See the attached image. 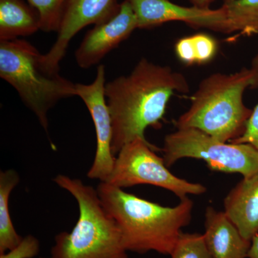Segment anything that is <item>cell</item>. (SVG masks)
Wrapping results in <instances>:
<instances>
[{
	"mask_svg": "<svg viewBox=\"0 0 258 258\" xmlns=\"http://www.w3.org/2000/svg\"><path fill=\"white\" fill-rule=\"evenodd\" d=\"M107 212L114 219L127 251L145 254L150 251L171 255L181 235L189 225L194 208L189 198L174 207H165L139 198L106 182L97 187Z\"/></svg>",
	"mask_w": 258,
	"mask_h": 258,
	"instance_id": "2",
	"label": "cell"
},
{
	"mask_svg": "<svg viewBox=\"0 0 258 258\" xmlns=\"http://www.w3.org/2000/svg\"><path fill=\"white\" fill-rule=\"evenodd\" d=\"M41 258H47V257H41Z\"/></svg>",
	"mask_w": 258,
	"mask_h": 258,
	"instance_id": "25",
	"label": "cell"
},
{
	"mask_svg": "<svg viewBox=\"0 0 258 258\" xmlns=\"http://www.w3.org/2000/svg\"><path fill=\"white\" fill-rule=\"evenodd\" d=\"M225 213L245 240L258 235V173L243 178L224 200Z\"/></svg>",
	"mask_w": 258,
	"mask_h": 258,
	"instance_id": "13",
	"label": "cell"
},
{
	"mask_svg": "<svg viewBox=\"0 0 258 258\" xmlns=\"http://www.w3.org/2000/svg\"><path fill=\"white\" fill-rule=\"evenodd\" d=\"M254 63L258 66V55ZM230 143L249 144L258 151V103L252 110V114L247 120L243 134Z\"/></svg>",
	"mask_w": 258,
	"mask_h": 258,
	"instance_id": "21",
	"label": "cell"
},
{
	"mask_svg": "<svg viewBox=\"0 0 258 258\" xmlns=\"http://www.w3.org/2000/svg\"><path fill=\"white\" fill-rule=\"evenodd\" d=\"M257 87L254 63L234 74L210 75L200 83L189 109L176 120V128L198 129L222 142L239 138L252 112L244 105V93Z\"/></svg>",
	"mask_w": 258,
	"mask_h": 258,
	"instance_id": "3",
	"label": "cell"
},
{
	"mask_svg": "<svg viewBox=\"0 0 258 258\" xmlns=\"http://www.w3.org/2000/svg\"><path fill=\"white\" fill-rule=\"evenodd\" d=\"M161 151L168 168L179 159L192 158L205 161L212 171L243 178L258 173V151L252 146L220 142L196 128H176L166 136Z\"/></svg>",
	"mask_w": 258,
	"mask_h": 258,
	"instance_id": "6",
	"label": "cell"
},
{
	"mask_svg": "<svg viewBox=\"0 0 258 258\" xmlns=\"http://www.w3.org/2000/svg\"><path fill=\"white\" fill-rule=\"evenodd\" d=\"M36 10L40 19V30L58 32L68 0H27Z\"/></svg>",
	"mask_w": 258,
	"mask_h": 258,
	"instance_id": "17",
	"label": "cell"
},
{
	"mask_svg": "<svg viewBox=\"0 0 258 258\" xmlns=\"http://www.w3.org/2000/svg\"><path fill=\"white\" fill-rule=\"evenodd\" d=\"M53 181L76 199L79 217L71 232L55 236L50 258H129L119 227L103 207L97 189L63 174Z\"/></svg>",
	"mask_w": 258,
	"mask_h": 258,
	"instance_id": "4",
	"label": "cell"
},
{
	"mask_svg": "<svg viewBox=\"0 0 258 258\" xmlns=\"http://www.w3.org/2000/svg\"><path fill=\"white\" fill-rule=\"evenodd\" d=\"M189 91L184 75L146 58L139 61L130 74L106 83L105 96L113 125V155L134 139H147L144 133L149 127L161 128L171 96Z\"/></svg>",
	"mask_w": 258,
	"mask_h": 258,
	"instance_id": "1",
	"label": "cell"
},
{
	"mask_svg": "<svg viewBox=\"0 0 258 258\" xmlns=\"http://www.w3.org/2000/svg\"><path fill=\"white\" fill-rule=\"evenodd\" d=\"M171 258H212L202 234L181 232Z\"/></svg>",
	"mask_w": 258,
	"mask_h": 258,
	"instance_id": "18",
	"label": "cell"
},
{
	"mask_svg": "<svg viewBox=\"0 0 258 258\" xmlns=\"http://www.w3.org/2000/svg\"><path fill=\"white\" fill-rule=\"evenodd\" d=\"M36 10L23 0H0V40L28 36L40 30Z\"/></svg>",
	"mask_w": 258,
	"mask_h": 258,
	"instance_id": "14",
	"label": "cell"
},
{
	"mask_svg": "<svg viewBox=\"0 0 258 258\" xmlns=\"http://www.w3.org/2000/svg\"><path fill=\"white\" fill-rule=\"evenodd\" d=\"M249 258H258V235L252 239L250 249L248 252Z\"/></svg>",
	"mask_w": 258,
	"mask_h": 258,
	"instance_id": "23",
	"label": "cell"
},
{
	"mask_svg": "<svg viewBox=\"0 0 258 258\" xmlns=\"http://www.w3.org/2000/svg\"><path fill=\"white\" fill-rule=\"evenodd\" d=\"M117 0H68L57 40L50 50L42 55L44 66L59 73L70 42L88 25H97L111 18L119 8Z\"/></svg>",
	"mask_w": 258,
	"mask_h": 258,
	"instance_id": "10",
	"label": "cell"
},
{
	"mask_svg": "<svg viewBox=\"0 0 258 258\" xmlns=\"http://www.w3.org/2000/svg\"><path fill=\"white\" fill-rule=\"evenodd\" d=\"M136 29H138L137 16L128 2L124 0L114 15L95 25L86 33L76 50V62L83 69L93 67L126 40Z\"/></svg>",
	"mask_w": 258,
	"mask_h": 258,
	"instance_id": "11",
	"label": "cell"
},
{
	"mask_svg": "<svg viewBox=\"0 0 258 258\" xmlns=\"http://www.w3.org/2000/svg\"><path fill=\"white\" fill-rule=\"evenodd\" d=\"M20 180L14 169L0 172V254L15 248L23 240L12 222L9 205L10 195Z\"/></svg>",
	"mask_w": 258,
	"mask_h": 258,
	"instance_id": "15",
	"label": "cell"
},
{
	"mask_svg": "<svg viewBox=\"0 0 258 258\" xmlns=\"http://www.w3.org/2000/svg\"><path fill=\"white\" fill-rule=\"evenodd\" d=\"M175 52L178 58L186 64L197 63L196 52L192 37H183L176 42Z\"/></svg>",
	"mask_w": 258,
	"mask_h": 258,
	"instance_id": "22",
	"label": "cell"
},
{
	"mask_svg": "<svg viewBox=\"0 0 258 258\" xmlns=\"http://www.w3.org/2000/svg\"><path fill=\"white\" fill-rule=\"evenodd\" d=\"M229 34L236 37L258 35V0H224Z\"/></svg>",
	"mask_w": 258,
	"mask_h": 258,
	"instance_id": "16",
	"label": "cell"
},
{
	"mask_svg": "<svg viewBox=\"0 0 258 258\" xmlns=\"http://www.w3.org/2000/svg\"><path fill=\"white\" fill-rule=\"evenodd\" d=\"M204 233L212 258L248 257L251 242L245 240L225 212L212 207L205 210Z\"/></svg>",
	"mask_w": 258,
	"mask_h": 258,
	"instance_id": "12",
	"label": "cell"
},
{
	"mask_svg": "<svg viewBox=\"0 0 258 258\" xmlns=\"http://www.w3.org/2000/svg\"><path fill=\"white\" fill-rule=\"evenodd\" d=\"M156 151L157 148L147 139L137 138L125 144L117 154L111 175L105 182L121 189L152 185L171 191L180 200L206 192L204 185L174 175Z\"/></svg>",
	"mask_w": 258,
	"mask_h": 258,
	"instance_id": "7",
	"label": "cell"
},
{
	"mask_svg": "<svg viewBox=\"0 0 258 258\" xmlns=\"http://www.w3.org/2000/svg\"><path fill=\"white\" fill-rule=\"evenodd\" d=\"M138 22L139 29H149L169 22H182L195 29L205 28L229 34L223 8L212 10L183 7L169 0H127Z\"/></svg>",
	"mask_w": 258,
	"mask_h": 258,
	"instance_id": "9",
	"label": "cell"
},
{
	"mask_svg": "<svg viewBox=\"0 0 258 258\" xmlns=\"http://www.w3.org/2000/svg\"><path fill=\"white\" fill-rule=\"evenodd\" d=\"M193 6L200 8H210V5L216 0H189Z\"/></svg>",
	"mask_w": 258,
	"mask_h": 258,
	"instance_id": "24",
	"label": "cell"
},
{
	"mask_svg": "<svg viewBox=\"0 0 258 258\" xmlns=\"http://www.w3.org/2000/svg\"><path fill=\"white\" fill-rule=\"evenodd\" d=\"M192 39L196 52L197 63L210 62L216 55L217 44L213 37L205 33L193 35Z\"/></svg>",
	"mask_w": 258,
	"mask_h": 258,
	"instance_id": "19",
	"label": "cell"
},
{
	"mask_svg": "<svg viewBox=\"0 0 258 258\" xmlns=\"http://www.w3.org/2000/svg\"><path fill=\"white\" fill-rule=\"evenodd\" d=\"M106 83V69L100 64L92 83L76 84V96L80 97L87 107L96 131V154L87 176L89 179H98L102 182L106 181L111 175L115 160L112 152L113 125L105 96Z\"/></svg>",
	"mask_w": 258,
	"mask_h": 258,
	"instance_id": "8",
	"label": "cell"
},
{
	"mask_svg": "<svg viewBox=\"0 0 258 258\" xmlns=\"http://www.w3.org/2000/svg\"><path fill=\"white\" fill-rule=\"evenodd\" d=\"M40 250V241L35 236L29 235L23 238L15 248L0 254V258H34Z\"/></svg>",
	"mask_w": 258,
	"mask_h": 258,
	"instance_id": "20",
	"label": "cell"
},
{
	"mask_svg": "<svg viewBox=\"0 0 258 258\" xmlns=\"http://www.w3.org/2000/svg\"><path fill=\"white\" fill-rule=\"evenodd\" d=\"M42 55L25 40H0V77L16 90L48 133V111L61 100L76 96V88L59 73L45 69Z\"/></svg>",
	"mask_w": 258,
	"mask_h": 258,
	"instance_id": "5",
	"label": "cell"
}]
</instances>
